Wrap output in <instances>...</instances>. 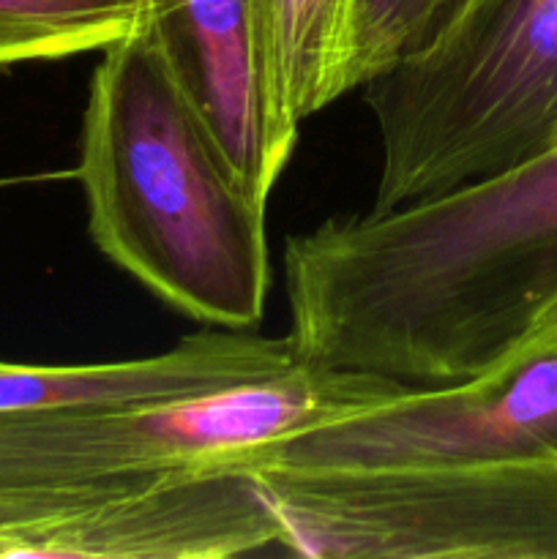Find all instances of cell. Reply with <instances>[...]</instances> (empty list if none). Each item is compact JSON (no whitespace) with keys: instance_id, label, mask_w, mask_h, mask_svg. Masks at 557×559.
Returning <instances> with one entry per match:
<instances>
[{"instance_id":"6da1fadb","label":"cell","mask_w":557,"mask_h":559,"mask_svg":"<svg viewBox=\"0 0 557 559\" xmlns=\"http://www.w3.org/2000/svg\"><path fill=\"white\" fill-rule=\"evenodd\" d=\"M300 364L442 385L502 358L557 298V145L391 211L284 240Z\"/></svg>"},{"instance_id":"ba28073f","label":"cell","mask_w":557,"mask_h":559,"mask_svg":"<svg viewBox=\"0 0 557 559\" xmlns=\"http://www.w3.org/2000/svg\"><path fill=\"white\" fill-rule=\"evenodd\" d=\"M355 0H268L273 66L298 123L344 96Z\"/></svg>"},{"instance_id":"7c38bea8","label":"cell","mask_w":557,"mask_h":559,"mask_svg":"<svg viewBox=\"0 0 557 559\" xmlns=\"http://www.w3.org/2000/svg\"><path fill=\"white\" fill-rule=\"evenodd\" d=\"M27 180H36V178H5V175H0V191H5V189H14V186H20V183H27Z\"/></svg>"},{"instance_id":"52a82bcc","label":"cell","mask_w":557,"mask_h":559,"mask_svg":"<svg viewBox=\"0 0 557 559\" xmlns=\"http://www.w3.org/2000/svg\"><path fill=\"white\" fill-rule=\"evenodd\" d=\"M142 22L238 178L268 202L300 134L278 91L268 0H142Z\"/></svg>"},{"instance_id":"8992f818","label":"cell","mask_w":557,"mask_h":559,"mask_svg":"<svg viewBox=\"0 0 557 559\" xmlns=\"http://www.w3.org/2000/svg\"><path fill=\"white\" fill-rule=\"evenodd\" d=\"M557 456V338L528 331L497 364L396 396L246 453L260 467L393 469Z\"/></svg>"},{"instance_id":"30bf717a","label":"cell","mask_w":557,"mask_h":559,"mask_svg":"<svg viewBox=\"0 0 557 559\" xmlns=\"http://www.w3.org/2000/svg\"><path fill=\"white\" fill-rule=\"evenodd\" d=\"M473 0H355L344 93L429 47Z\"/></svg>"},{"instance_id":"7a4b0ae2","label":"cell","mask_w":557,"mask_h":559,"mask_svg":"<svg viewBox=\"0 0 557 559\" xmlns=\"http://www.w3.org/2000/svg\"><path fill=\"white\" fill-rule=\"evenodd\" d=\"M74 175L87 233L109 262L202 325H260L273 282L265 202L142 20L93 69Z\"/></svg>"},{"instance_id":"9c48e42d","label":"cell","mask_w":557,"mask_h":559,"mask_svg":"<svg viewBox=\"0 0 557 559\" xmlns=\"http://www.w3.org/2000/svg\"><path fill=\"white\" fill-rule=\"evenodd\" d=\"M142 20V0H0V71L104 52Z\"/></svg>"},{"instance_id":"3957f363","label":"cell","mask_w":557,"mask_h":559,"mask_svg":"<svg viewBox=\"0 0 557 559\" xmlns=\"http://www.w3.org/2000/svg\"><path fill=\"white\" fill-rule=\"evenodd\" d=\"M404 388L298 364L265 380L186 396L0 407V513L233 469L268 442Z\"/></svg>"},{"instance_id":"8fae6325","label":"cell","mask_w":557,"mask_h":559,"mask_svg":"<svg viewBox=\"0 0 557 559\" xmlns=\"http://www.w3.org/2000/svg\"><path fill=\"white\" fill-rule=\"evenodd\" d=\"M528 331H541V333H549V336L557 338V298H552L549 304L541 309V314L535 317L533 325Z\"/></svg>"},{"instance_id":"5b68a950","label":"cell","mask_w":557,"mask_h":559,"mask_svg":"<svg viewBox=\"0 0 557 559\" xmlns=\"http://www.w3.org/2000/svg\"><path fill=\"white\" fill-rule=\"evenodd\" d=\"M276 549L317 559H557V456L393 469H249Z\"/></svg>"},{"instance_id":"277c9868","label":"cell","mask_w":557,"mask_h":559,"mask_svg":"<svg viewBox=\"0 0 557 559\" xmlns=\"http://www.w3.org/2000/svg\"><path fill=\"white\" fill-rule=\"evenodd\" d=\"M360 91L380 136L369 211L517 167L557 145V0H473Z\"/></svg>"}]
</instances>
